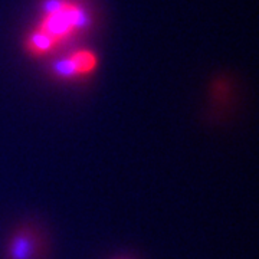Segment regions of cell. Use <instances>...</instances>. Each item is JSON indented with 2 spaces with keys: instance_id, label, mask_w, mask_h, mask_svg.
<instances>
[{
  "instance_id": "obj_2",
  "label": "cell",
  "mask_w": 259,
  "mask_h": 259,
  "mask_svg": "<svg viewBox=\"0 0 259 259\" xmlns=\"http://www.w3.org/2000/svg\"><path fill=\"white\" fill-rule=\"evenodd\" d=\"M98 59L91 51L81 49L55 66V72L61 78H82L97 69Z\"/></svg>"
},
{
  "instance_id": "obj_1",
  "label": "cell",
  "mask_w": 259,
  "mask_h": 259,
  "mask_svg": "<svg viewBox=\"0 0 259 259\" xmlns=\"http://www.w3.org/2000/svg\"><path fill=\"white\" fill-rule=\"evenodd\" d=\"M87 23V15L76 3L54 0L48 5L36 30L29 35L26 48L32 55H48L65 40L75 36Z\"/></svg>"
},
{
  "instance_id": "obj_3",
  "label": "cell",
  "mask_w": 259,
  "mask_h": 259,
  "mask_svg": "<svg viewBox=\"0 0 259 259\" xmlns=\"http://www.w3.org/2000/svg\"><path fill=\"white\" fill-rule=\"evenodd\" d=\"M33 253V243L28 236H19L12 245L13 259H29Z\"/></svg>"
}]
</instances>
